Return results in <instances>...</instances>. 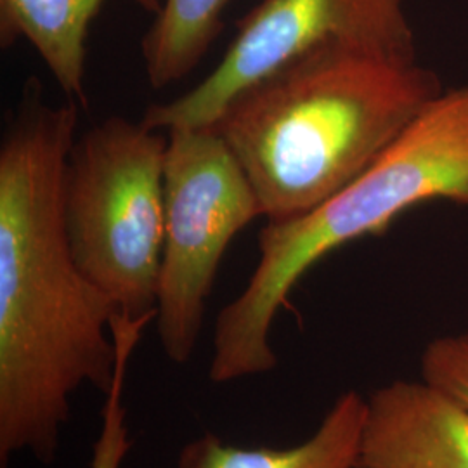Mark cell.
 I'll return each mask as SVG.
<instances>
[{
	"label": "cell",
	"instance_id": "cell-1",
	"mask_svg": "<svg viewBox=\"0 0 468 468\" xmlns=\"http://www.w3.org/2000/svg\"><path fill=\"white\" fill-rule=\"evenodd\" d=\"M79 102L52 104L30 77L0 144V468L17 452L50 465L71 396L117 375L113 309L77 266L63 183Z\"/></svg>",
	"mask_w": 468,
	"mask_h": 468
},
{
	"label": "cell",
	"instance_id": "cell-2",
	"mask_svg": "<svg viewBox=\"0 0 468 468\" xmlns=\"http://www.w3.org/2000/svg\"><path fill=\"white\" fill-rule=\"evenodd\" d=\"M442 92L432 71L328 46L234 98L214 125L262 218L283 222L365 174Z\"/></svg>",
	"mask_w": 468,
	"mask_h": 468
},
{
	"label": "cell",
	"instance_id": "cell-3",
	"mask_svg": "<svg viewBox=\"0 0 468 468\" xmlns=\"http://www.w3.org/2000/svg\"><path fill=\"white\" fill-rule=\"evenodd\" d=\"M446 200L468 207V87L442 90L351 185L301 218L268 222L247 288L220 309L208 377L229 384L278 367L271 328L293 286L328 253L384 233L406 210Z\"/></svg>",
	"mask_w": 468,
	"mask_h": 468
},
{
	"label": "cell",
	"instance_id": "cell-4",
	"mask_svg": "<svg viewBox=\"0 0 468 468\" xmlns=\"http://www.w3.org/2000/svg\"><path fill=\"white\" fill-rule=\"evenodd\" d=\"M167 144L160 131L110 117L75 139L68 154V241L80 272L110 302V323L148 326L156 319Z\"/></svg>",
	"mask_w": 468,
	"mask_h": 468
},
{
	"label": "cell",
	"instance_id": "cell-5",
	"mask_svg": "<svg viewBox=\"0 0 468 468\" xmlns=\"http://www.w3.org/2000/svg\"><path fill=\"white\" fill-rule=\"evenodd\" d=\"M165 236L156 334L168 359L191 361L220 261L262 208L247 174L212 127L168 129Z\"/></svg>",
	"mask_w": 468,
	"mask_h": 468
},
{
	"label": "cell",
	"instance_id": "cell-6",
	"mask_svg": "<svg viewBox=\"0 0 468 468\" xmlns=\"http://www.w3.org/2000/svg\"><path fill=\"white\" fill-rule=\"evenodd\" d=\"M236 27L218 67L181 98L148 106L144 127H210L239 92L328 46L417 61L402 0H261Z\"/></svg>",
	"mask_w": 468,
	"mask_h": 468
},
{
	"label": "cell",
	"instance_id": "cell-7",
	"mask_svg": "<svg viewBox=\"0 0 468 468\" xmlns=\"http://www.w3.org/2000/svg\"><path fill=\"white\" fill-rule=\"evenodd\" d=\"M357 468H468V410L420 380L367 398Z\"/></svg>",
	"mask_w": 468,
	"mask_h": 468
},
{
	"label": "cell",
	"instance_id": "cell-8",
	"mask_svg": "<svg viewBox=\"0 0 468 468\" xmlns=\"http://www.w3.org/2000/svg\"><path fill=\"white\" fill-rule=\"evenodd\" d=\"M134 2L153 15L164 4L162 0ZM102 4L104 0H0V48L11 49L17 40H27L68 100L87 110V37Z\"/></svg>",
	"mask_w": 468,
	"mask_h": 468
},
{
	"label": "cell",
	"instance_id": "cell-9",
	"mask_svg": "<svg viewBox=\"0 0 468 468\" xmlns=\"http://www.w3.org/2000/svg\"><path fill=\"white\" fill-rule=\"evenodd\" d=\"M365 413L367 398L346 390L316 432L293 448H239L205 432L186 442L176 468H357Z\"/></svg>",
	"mask_w": 468,
	"mask_h": 468
},
{
	"label": "cell",
	"instance_id": "cell-10",
	"mask_svg": "<svg viewBox=\"0 0 468 468\" xmlns=\"http://www.w3.org/2000/svg\"><path fill=\"white\" fill-rule=\"evenodd\" d=\"M228 4L229 0H164L141 40L151 87L176 84L198 67L224 28Z\"/></svg>",
	"mask_w": 468,
	"mask_h": 468
},
{
	"label": "cell",
	"instance_id": "cell-11",
	"mask_svg": "<svg viewBox=\"0 0 468 468\" xmlns=\"http://www.w3.org/2000/svg\"><path fill=\"white\" fill-rule=\"evenodd\" d=\"M134 351L133 342H117V375L112 388L104 394V406L101 410V431L92 448L90 468H120L127 452L133 448L127 427V410L123 406V392L127 369Z\"/></svg>",
	"mask_w": 468,
	"mask_h": 468
},
{
	"label": "cell",
	"instance_id": "cell-12",
	"mask_svg": "<svg viewBox=\"0 0 468 468\" xmlns=\"http://www.w3.org/2000/svg\"><path fill=\"white\" fill-rule=\"evenodd\" d=\"M421 380L468 410V332L432 340L421 354Z\"/></svg>",
	"mask_w": 468,
	"mask_h": 468
}]
</instances>
